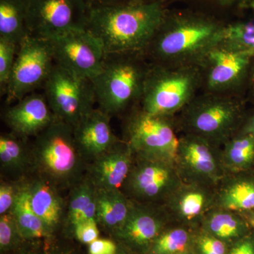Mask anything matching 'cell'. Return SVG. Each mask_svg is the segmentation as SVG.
<instances>
[{"label":"cell","mask_w":254,"mask_h":254,"mask_svg":"<svg viewBox=\"0 0 254 254\" xmlns=\"http://www.w3.org/2000/svg\"><path fill=\"white\" fill-rule=\"evenodd\" d=\"M200 229L229 246L253 230L240 212L220 208H214L205 215Z\"/></svg>","instance_id":"22"},{"label":"cell","mask_w":254,"mask_h":254,"mask_svg":"<svg viewBox=\"0 0 254 254\" xmlns=\"http://www.w3.org/2000/svg\"><path fill=\"white\" fill-rule=\"evenodd\" d=\"M220 43L232 50L254 54V18L225 26Z\"/></svg>","instance_id":"30"},{"label":"cell","mask_w":254,"mask_h":254,"mask_svg":"<svg viewBox=\"0 0 254 254\" xmlns=\"http://www.w3.org/2000/svg\"><path fill=\"white\" fill-rule=\"evenodd\" d=\"M192 254V252H189V253H185V254Z\"/></svg>","instance_id":"44"},{"label":"cell","mask_w":254,"mask_h":254,"mask_svg":"<svg viewBox=\"0 0 254 254\" xmlns=\"http://www.w3.org/2000/svg\"><path fill=\"white\" fill-rule=\"evenodd\" d=\"M111 117L95 108L73 127L75 142L82 158L91 163L123 140L114 133Z\"/></svg>","instance_id":"17"},{"label":"cell","mask_w":254,"mask_h":254,"mask_svg":"<svg viewBox=\"0 0 254 254\" xmlns=\"http://www.w3.org/2000/svg\"><path fill=\"white\" fill-rule=\"evenodd\" d=\"M254 54L230 49L219 43L198 64L203 93L243 96Z\"/></svg>","instance_id":"9"},{"label":"cell","mask_w":254,"mask_h":254,"mask_svg":"<svg viewBox=\"0 0 254 254\" xmlns=\"http://www.w3.org/2000/svg\"><path fill=\"white\" fill-rule=\"evenodd\" d=\"M64 254L63 253H58V252H43V253H31V254Z\"/></svg>","instance_id":"43"},{"label":"cell","mask_w":254,"mask_h":254,"mask_svg":"<svg viewBox=\"0 0 254 254\" xmlns=\"http://www.w3.org/2000/svg\"><path fill=\"white\" fill-rule=\"evenodd\" d=\"M44 93L23 97L5 111L4 120L11 132L24 138H35L55 121Z\"/></svg>","instance_id":"18"},{"label":"cell","mask_w":254,"mask_h":254,"mask_svg":"<svg viewBox=\"0 0 254 254\" xmlns=\"http://www.w3.org/2000/svg\"><path fill=\"white\" fill-rule=\"evenodd\" d=\"M133 204L134 201L122 190H97V222L115 232L126 221Z\"/></svg>","instance_id":"23"},{"label":"cell","mask_w":254,"mask_h":254,"mask_svg":"<svg viewBox=\"0 0 254 254\" xmlns=\"http://www.w3.org/2000/svg\"><path fill=\"white\" fill-rule=\"evenodd\" d=\"M98 225L96 220H88L77 224L73 228L75 237L82 244L89 245L99 237Z\"/></svg>","instance_id":"35"},{"label":"cell","mask_w":254,"mask_h":254,"mask_svg":"<svg viewBox=\"0 0 254 254\" xmlns=\"http://www.w3.org/2000/svg\"><path fill=\"white\" fill-rule=\"evenodd\" d=\"M182 183L175 163L134 157L124 193L136 203L162 205Z\"/></svg>","instance_id":"12"},{"label":"cell","mask_w":254,"mask_h":254,"mask_svg":"<svg viewBox=\"0 0 254 254\" xmlns=\"http://www.w3.org/2000/svg\"><path fill=\"white\" fill-rule=\"evenodd\" d=\"M178 131L176 116L150 115L136 105L126 114L123 141L134 157L175 163Z\"/></svg>","instance_id":"7"},{"label":"cell","mask_w":254,"mask_h":254,"mask_svg":"<svg viewBox=\"0 0 254 254\" xmlns=\"http://www.w3.org/2000/svg\"><path fill=\"white\" fill-rule=\"evenodd\" d=\"M92 6L97 5H117L128 4V3L138 2V1H148L152 0H91Z\"/></svg>","instance_id":"39"},{"label":"cell","mask_w":254,"mask_h":254,"mask_svg":"<svg viewBox=\"0 0 254 254\" xmlns=\"http://www.w3.org/2000/svg\"><path fill=\"white\" fill-rule=\"evenodd\" d=\"M96 197V187L88 176L73 185L66 213V219L72 229L82 222L97 221Z\"/></svg>","instance_id":"25"},{"label":"cell","mask_w":254,"mask_h":254,"mask_svg":"<svg viewBox=\"0 0 254 254\" xmlns=\"http://www.w3.org/2000/svg\"><path fill=\"white\" fill-rule=\"evenodd\" d=\"M55 63L81 77L93 79L105 58L101 42L88 30L68 32L50 40Z\"/></svg>","instance_id":"14"},{"label":"cell","mask_w":254,"mask_h":254,"mask_svg":"<svg viewBox=\"0 0 254 254\" xmlns=\"http://www.w3.org/2000/svg\"><path fill=\"white\" fill-rule=\"evenodd\" d=\"M237 133L254 135V108L247 110L243 123Z\"/></svg>","instance_id":"38"},{"label":"cell","mask_w":254,"mask_h":254,"mask_svg":"<svg viewBox=\"0 0 254 254\" xmlns=\"http://www.w3.org/2000/svg\"><path fill=\"white\" fill-rule=\"evenodd\" d=\"M229 247L225 242L199 228L195 230L191 252L196 254H227Z\"/></svg>","instance_id":"32"},{"label":"cell","mask_w":254,"mask_h":254,"mask_svg":"<svg viewBox=\"0 0 254 254\" xmlns=\"http://www.w3.org/2000/svg\"><path fill=\"white\" fill-rule=\"evenodd\" d=\"M23 239L11 212L0 215V249L8 252L14 249Z\"/></svg>","instance_id":"33"},{"label":"cell","mask_w":254,"mask_h":254,"mask_svg":"<svg viewBox=\"0 0 254 254\" xmlns=\"http://www.w3.org/2000/svg\"><path fill=\"white\" fill-rule=\"evenodd\" d=\"M18 45L0 38V91L4 95L17 54Z\"/></svg>","instance_id":"31"},{"label":"cell","mask_w":254,"mask_h":254,"mask_svg":"<svg viewBox=\"0 0 254 254\" xmlns=\"http://www.w3.org/2000/svg\"><path fill=\"white\" fill-rule=\"evenodd\" d=\"M23 185L32 209L52 235L63 220L64 210L58 187L41 177Z\"/></svg>","instance_id":"20"},{"label":"cell","mask_w":254,"mask_h":254,"mask_svg":"<svg viewBox=\"0 0 254 254\" xmlns=\"http://www.w3.org/2000/svg\"><path fill=\"white\" fill-rule=\"evenodd\" d=\"M118 248L113 241L98 239L88 246V254H116Z\"/></svg>","instance_id":"37"},{"label":"cell","mask_w":254,"mask_h":254,"mask_svg":"<svg viewBox=\"0 0 254 254\" xmlns=\"http://www.w3.org/2000/svg\"><path fill=\"white\" fill-rule=\"evenodd\" d=\"M247 89L250 91L251 99L254 100V56L253 60H252V66H251L250 77H249Z\"/></svg>","instance_id":"40"},{"label":"cell","mask_w":254,"mask_h":254,"mask_svg":"<svg viewBox=\"0 0 254 254\" xmlns=\"http://www.w3.org/2000/svg\"><path fill=\"white\" fill-rule=\"evenodd\" d=\"M225 25L196 16H165L143 55L155 64L198 66L222 40Z\"/></svg>","instance_id":"2"},{"label":"cell","mask_w":254,"mask_h":254,"mask_svg":"<svg viewBox=\"0 0 254 254\" xmlns=\"http://www.w3.org/2000/svg\"><path fill=\"white\" fill-rule=\"evenodd\" d=\"M116 254H132L130 253V252H127L124 250L123 248H121V247H119L118 252H117Z\"/></svg>","instance_id":"42"},{"label":"cell","mask_w":254,"mask_h":254,"mask_svg":"<svg viewBox=\"0 0 254 254\" xmlns=\"http://www.w3.org/2000/svg\"><path fill=\"white\" fill-rule=\"evenodd\" d=\"M247 111L244 97L201 92L177 114V127L182 133L222 147L237 134Z\"/></svg>","instance_id":"4"},{"label":"cell","mask_w":254,"mask_h":254,"mask_svg":"<svg viewBox=\"0 0 254 254\" xmlns=\"http://www.w3.org/2000/svg\"><path fill=\"white\" fill-rule=\"evenodd\" d=\"M166 16L160 0L92 6L87 30L105 53L143 54Z\"/></svg>","instance_id":"1"},{"label":"cell","mask_w":254,"mask_h":254,"mask_svg":"<svg viewBox=\"0 0 254 254\" xmlns=\"http://www.w3.org/2000/svg\"><path fill=\"white\" fill-rule=\"evenodd\" d=\"M200 90L198 66L150 63L138 105L150 115L176 116Z\"/></svg>","instance_id":"6"},{"label":"cell","mask_w":254,"mask_h":254,"mask_svg":"<svg viewBox=\"0 0 254 254\" xmlns=\"http://www.w3.org/2000/svg\"><path fill=\"white\" fill-rule=\"evenodd\" d=\"M133 159L131 148L123 140L113 149L90 163L87 176L97 190H120L130 173Z\"/></svg>","instance_id":"19"},{"label":"cell","mask_w":254,"mask_h":254,"mask_svg":"<svg viewBox=\"0 0 254 254\" xmlns=\"http://www.w3.org/2000/svg\"><path fill=\"white\" fill-rule=\"evenodd\" d=\"M171 223L162 205L134 201L128 218L114 234L131 250L147 254L157 237Z\"/></svg>","instance_id":"16"},{"label":"cell","mask_w":254,"mask_h":254,"mask_svg":"<svg viewBox=\"0 0 254 254\" xmlns=\"http://www.w3.org/2000/svg\"><path fill=\"white\" fill-rule=\"evenodd\" d=\"M195 230L171 223L154 241L147 254H181L191 252Z\"/></svg>","instance_id":"28"},{"label":"cell","mask_w":254,"mask_h":254,"mask_svg":"<svg viewBox=\"0 0 254 254\" xmlns=\"http://www.w3.org/2000/svg\"><path fill=\"white\" fill-rule=\"evenodd\" d=\"M252 173H253L254 174V168H253V170H252Z\"/></svg>","instance_id":"45"},{"label":"cell","mask_w":254,"mask_h":254,"mask_svg":"<svg viewBox=\"0 0 254 254\" xmlns=\"http://www.w3.org/2000/svg\"><path fill=\"white\" fill-rule=\"evenodd\" d=\"M227 254H254V230L230 245Z\"/></svg>","instance_id":"36"},{"label":"cell","mask_w":254,"mask_h":254,"mask_svg":"<svg viewBox=\"0 0 254 254\" xmlns=\"http://www.w3.org/2000/svg\"><path fill=\"white\" fill-rule=\"evenodd\" d=\"M27 138L12 132L1 133L0 136V163L2 170L19 171L31 165V146Z\"/></svg>","instance_id":"29"},{"label":"cell","mask_w":254,"mask_h":254,"mask_svg":"<svg viewBox=\"0 0 254 254\" xmlns=\"http://www.w3.org/2000/svg\"><path fill=\"white\" fill-rule=\"evenodd\" d=\"M175 165L182 181L217 187L227 174L222 166L221 147L204 138L182 133Z\"/></svg>","instance_id":"13"},{"label":"cell","mask_w":254,"mask_h":254,"mask_svg":"<svg viewBox=\"0 0 254 254\" xmlns=\"http://www.w3.org/2000/svg\"><path fill=\"white\" fill-rule=\"evenodd\" d=\"M10 212L14 215L23 240L51 237L45 224L32 209L24 185H21L16 202Z\"/></svg>","instance_id":"27"},{"label":"cell","mask_w":254,"mask_h":254,"mask_svg":"<svg viewBox=\"0 0 254 254\" xmlns=\"http://www.w3.org/2000/svg\"><path fill=\"white\" fill-rule=\"evenodd\" d=\"M91 7V0H27L28 35L50 40L86 30Z\"/></svg>","instance_id":"10"},{"label":"cell","mask_w":254,"mask_h":254,"mask_svg":"<svg viewBox=\"0 0 254 254\" xmlns=\"http://www.w3.org/2000/svg\"><path fill=\"white\" fill-rule=\"evenodd\" d=\"M150 63L142 53H106L93 79L97 108L110 117L127 114L138 105Z\"/></svg>","instance_id":"3"},{"label":"cell","mask_w":254,"mask_h":254,"mask_svg":"<svg viewBox=\"0 0 254 254\" xmlns=\"http://www.w3.org/2000/svg\"><path fill=\"white\" fill-rule=\"evenodd\" d=\"M215 208L237 212L254 210V174L227 175L216 187Z\"/></svg>","instance_id":"21"},{"label":"cell","mask_w":254,"mask_h":254,"mask_svg":"<svg viewBox=\"0 0 254 254\" xmlns=\"http://www.w3.org/2000/svg\"><path fill=\"white\" fill-rule=\"evenodd\" d=\"M43 88L55 118L73 127L97 106L92 80L55 63Z\"/></svg>","instance_id":"8"},{"label":"cell","mask_w":254,"mask_h":254,"mask_svg":"<svg viewBox=\"0 0 254 254\" xmlns=\"http://www.w3.org/2000/svg\"><path fill=\"white\" fill-rule=\"evenodd\" d=\"M55 64L50 40L28 35L18 45L5 96L7 105L43 88Z\"/></svg>","instance_id":"11"},{"label":"cell","mask_w":254,"mask_h":254,"mask_svg":"<svg viewBox=\"0 0 254 254\" xmlns=\"http://www.w3.org/2000/svg\"><path fill=\"white\" fill-rule=\"evenodd\" d=\"M31 165L39 177L57 187H73L82 180L85 163L78 151L73 127L55 119L34 138Z\"/></svg>","instance_id":"5"},{"label":"cell","mask_w":254,"mask_h":254,"mask_svg":"<svg viewBox=\"0 0 254 254\" xmlns=\"http://www.w3.org/2000/svg\"><path fill=\"white\" fill-rule=\"evenodd\" d=\"M244 217L246 218V220L249 222L251 226L254 230V210H247V211L240 212Z\"/></svg>","instance_id":"41"},{"label":"cell","mask_w":254,"mask_h":254,"mask_svg":"<svg viewBox=\"0 0 254 254\" xmlns=\"http://www.w3.org/2000/svg\"><path fill=\"white\" fill-rule=\"evenodd\" d=\"M27 0H0V38L19 43L28 36Z\"/></svg>","instance_id":"26"},{"label":"cell","mask_w":254,"mask_h":254,"mask_svg":"<svg viewBox=\"0 0 254 254\" xmlns=\"http://www.w3.org/2000/svg\"><path fill=\"white\" fill-rule=\"evenodd\" d=\"M21 185L1 182L0 185V215L9 213L14 206Z\"/></svg>","instance_id":"34"},{"label":"cell","mask_w":254,"mask_h":254,"mask_svg":"<svg viewBox=\"0 0 254 254\" xmlns=\"http://www.w3.org/2000/svg\"><path fill=\"white\" fill-rule=\"evenodd\" d=\"M216 187L182 182L162 207L172 223L197 230L215 208Z\"/></svg>","instance_id":"15"},{"label":"cell","mask_w":254,"mask_h":254,"mask_svg":"<svg viewBox=\"0 0 254 254\" xmlns=\"http://www.w3.org/2000/svg\"></svg>","instance_id":"46"},{"label":"cell","mask_w":254,"mask_h":254,"mask_svg":"<svg viewBox=\"0 0 254 254\" xmlns=\"http://www.w3.org/2000/svg\"><path fill=\"white\" fill-rule=\"evenodd\" d=\"M222 166L227 175L250 173L254 166V135L237 133L221 147Z\"/></svg>","instance_id":"24"}]
</instances>
